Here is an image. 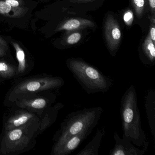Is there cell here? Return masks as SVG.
Returning <instances> with one entry per match:
<instances>
[{
  "label": "cell",
  "mask_w": 155,
  "mask_h": 155,
  "mask_svg": "<svg viewBox=\"0 0 155 155\" xmlns=\"http://www.w3.org/2000/svg\"><path fill=\"white\" fill-rule=\"evenodd\" d=\"M120 113L122 138L128 139L135 146L148 149V142L141 127L137 93L133 85L130 87L121 97Z\"/></svg>",
  "instance_id": "1"
},
{
  "label": "cell",
  "mask_w": 155,
  "mask_h": 155,
  "mask_svg": "<svg viewBox=\"0 0 155 155\" xmlns=\"http://www.w3.org/2000/svg\"><path fill=\"white\" fill-rule=\"evenodd\" d=\"M66 64L73 77L87 94L107 92L113 85L111 78L82 59L70 58Z\"/></svg>",
  "instance_id": "2"
},
{
  "label": "cell",
  "mask_w": 155,
  "mask_h": 155,
  "mask_svg": "<svg viewBox=\"0 0 155 155\" xmlns=\"http://www.w3.org/2000/svg\"><path fill=\"white\" fill-rule=\"evenodd\" d=\"M103 112L101 107H97L85 108L69 113L54 135L55 143L63 142L68 138L84 131H92Z\"/></svg>",
  "instance_id": "3"
},
{
  "label": "cell",
  "mask_w": 155,
  "mask_h": 155,
  "mask_svg": "<svg viewBox=\"0 0 155 155\" xmlns=\"http://www.w3.org/2000/svg\"><path fill=\"white\" fill-rule=\"evenodd\" d=\"M40 124L2 131L0 155H16L30 150L35 146Z\"/></svg>",
  "instance_id": "4"
},
{
  "label": "cell",
  "mask_w": 155,
  "mask_h": 155,
  "mask_svg": "<svg viewBox=\"0 0 155 155\" xmlns=\"http://www.w3.org/2000/svg\"><path fill=\"white\" fill-rule=\"evenodd\" d=\"M65 84L61 77L46 75L26 78L15 84L8 92L5 104L11 106L18 99L32 94L57 89Z\"/></svg>",
  "instance_id": "5"
},
{
  "label": "cell",
  "mask_w": 155,
  "mask_h": 155,
  "mask_svg": "<svg viewBox=\"0 0 155 155\" xmlns=\"http://www.w3.org/2000/svg\"><path fill=\"white\" fill-rule=\"evenodd\" d=\"M57 95L51 91H45L42 95L32 94L16 100L12 107L23 109L41 115L55 102Z\"/></svg>",
  "instance_id": "6"
},
{
  "label": "cell",
  "mask_w": 155,
  "mask_h": 155,
  "mask_svg": "<svg viewBox=\"0 0 155 155\" xmlns=\"http://www.w3.org/2000/svg\"><path fill=\"white\" fill-rule=\"evenodd\" d=\"M15 107L17 110L11 111L3 119V131L40 124L41 115L23 109Z\"/></svg>",
  "instance_id": "7"
},
{
  "label": "cell",
  "mask_w": 155,
  "mask_h": 155,
  "mask_svg": "<svg viewBox=\"0 0 155 155\" xmlns=\"http://www.w3.org/2000/svg\"><path fill=\"white\" fill-rule=\"evenodd\" d=\"M91 131H86L74 135L60 143H54L51 155H67L76 149L90 135Z\"/></svg>",
  "instance_id": "8"
},
{
  "label": "cell",
  "mask_w": 155,
  "mask_h": 155,
  "mask_svg": "<svg viewBox=\"0 0 155 155\" xmlns=\"http://www.w3.org/2000/svg\"><path fill=\"white\" fill-rule=\"evenodd\" d=\"M105 36L111 54L116 53L119 46L121 33L118 23L112 16H108L105 24Z\"/></svg>",
  "instance_id": "9"
},
{
  "label": "cell",
  "mask_w": 155,
  "mask_h": 155,
  "mask_svg": "<svg viewBox=\"0 0 155 155\" xmlns=\"http://www.w3.org/2000/svg\"><path fill=\"white\" fill-rule=\"evenodd\" d=\"M114 139L115 146L110 151V155H143L147 150L137 147L128 139L121 138L117 131L114 132Z\"/></svg>",
  "instance_id": "10"
},
{
  "label": "cell",
  "mask_w": 155,
  "mask_h": 155,
  "mask_svg": "<svg viewBox=\"0 0 155 155\" xmlns=\"http://www.w3.org/2000/svg\"><path fill=\"white\" fill-rule=\"evenodd\" d=\"M64 105L61 102L49 107L41 115L38 135L41 134L56 121L59 111L63 108Z\"/></svg>",
  "instance_id": "11"
},
{
  "label": "cell",
  "mask_w": 155,
  "mask_h": 155,
  "mask_svg": "<svg viewBox=\"0 0 155 155\" xmlns=\"http://www.w3.org/2000/svg\"><path fill=\"white\" fill-rule=\"evenodd\" d=\"M144 105L148 123L153 140L155 141V90L150 89L146 92Z\"/></svg>",
  "instance_id": "12"
},
{
  "label": "cell",
  "mask_w": 155,
  "mask_h": 155,
  "mask_svg": "<svg viewBox=\"0 0 155 155\" xmlns=\"http://www.w3.org/2000/svg\"><path fill=\"white\" fill-rule=\"evenodd\" d=\"M12 44L16 51V58L18 61L17 74L15 77V78H18L28 74L31 70L27 62L26 54L23 49L18 43L15 41H12Z\"/></svg>",
  "instance_id": "13"
},
{
  "label": "cell",
  "mask_w": 155,
  "mask_h": 155,
  "mask_svg": "<svg viewBox=\"0 0 155 155\" xmlns=\"http://www.w3.org/2000/svg\"><path fill=\"white\" fill-rule=\"evenodd\" d=\"M105 129L102 127L97 130L93 139L77 155H98L101 140L105 134Z\"/></svg>",
  "instance_id": "14"
},
{
  "label": "cell",
  "mask_w": 155,
  "mask_h": 155,
  "mask_svg": "<svg viewBox=\"0 0 155 155\" xmlns=\"http://www.w3.org/2000/svg\"><path fill=\"white\" fill-rule=\"evenodd\" d=\"M155 43L148 36L145 40L142 46L143 57L141 60L144 65L147 66H152L155 64Z\"/></svg>",
  "instance_id": "15"
},
{
  "label": "cell",
  "mask_w": 155,
  "mask_h": 155,
  "mask_svg": "<svg viewBox=\"0 0 155 155\" xmlns=\"http://www.w3.org/2000/svg\"><path fill=\"white\" fill-rule=\"evenodd\" d=\"M28 9L24 7L15 8L0 0V14L12 18H19L24 16Z\"/></svg>",
  "instance_id": "16"
},
{
  "label": "cell",
  "mask_w": 155,
  "mask_h": 155,
  "mask_svg": "<svg viewBox=\"0 0 155 155\" xmlns=\"http://www.w3.org/2000/svg\"><path fill=\"white\" fill-rule=\"evenodd\" d=\"M93 26V23L90 21L73 19L67 21L60 26L58 30V31H71Z\"/></svg>",
  "instance_id": "17"
},
{
  "label": "cell",
  "mask_w": 155,
  "mask_h": 155,
  "mask_svg": "<svg viewBox=\"0 0 155 155\" xmlns=\"http://www.w3.org/2000/svg\"><path fill=\"white\" fill-rule=\"evenodd\" d=\"M18 66L6 61L0 60V79H11L15 78Z\"/></svg>",
  "instance_id": "18"
},
{
  "label": "cell",
  "mask_w": 155,
  "mask_h": 155,
  "mask_svg": "<svg viewBox=\"0 0 155 155\" xmlns=\"http://www.w3.org/2000/svg\"><path fill=\"white\" fill-rule=\"evenodd\" d=\"M132 2L136 13L140 17L144 12L145 0H132Z\"/></svg>",
  "instance_id": "19"
},
{
  "label": "cell",
  "mask_w": 155,
  "mask_h": 155,
  "mask_svg": "<svg viewBox=\"0 0 155 155\" xmlns=\"http://www.w3.org/2000/svg\"><path fill=\"white\" fill-rule=\"evenodd\" d=\"M81 36L80 33L76 32L70 35L67 38V43L69 45H73L78 43L81 38Z\"/></svg>",
  "instance_id": "20"
},
{
  "label": "cell",
  "mask_w": 155,
  "mask_h": 155,
  "mask_svg": "<svg viewBox=\"0 0 155 155\" xmlns=\"http://www.w3.org/2000/svg\"><path fill=\"white\" fill-rule=\"evenodd\" d=\"M8 45L6 41L0 37V58L5 57L7 54Z\"/></svg>",
  "instance_id": "21"
},
{
  "label": "cell",
  "mask_w": 155,
  "mask_h": 155,
  "mask_svg": "<svg viewBox=\"0 0 155 155\" xmlns=\"http://www.w3.org/2000/svg\"><path fill=\"white\" fill-rule=\"evenodd\" d=\"M123 19L127 26H130L133 20V13L131 11H128L124 14Z\"/></svg>",
  "instance_id": "22"
},
{
  "label": "cell",
  "mask_w": 155,
  "mask_h": 155,
  "mask_svg": "<svg viewBox=\"0 0 155 155\" xmlns=\"http://www.w3.org/2000/svg\"><path fill=\"white\" fill-rule=\"evenodd\" d=\"M12 7L15 8H21L23 6V2L21 0H3Z\"/></svg>",
  "instance_id": "23"
},
{
  "label": "cell",
  "mask_w": 155,
  "mask_h": 155,
  "mask_svg": "<svg viewBox=\"0 0 155 155\" xmlns=\"http://www.w3.org/2000/svg\"><path fill=\"white\" fill-rule=\"evenodd\" d=\"M150 38L152 40L153 42L155 43V28L154 27H152L150 30Z\"/></svg>",
  "instance_id": "24"
},
{
  "label": "cell",
  "mask_w": 155,
  "mask_h": 155,
  "mask_svg": "<svg viewBox=\"0 0 155 155\" xmlns=\"http://www.w3.org/2000/svg\"><path fill=\"white\" fill-rule=\"evenodd\" d=\"M149 4L150 8L154 12L155 8V0H149Z\"/></svg>",
  "instance_id": "25"
},
{
  "label": "cell",
  "mask_w": 155,
  "mask_h": 155,
  "mask_svg": "<svg viewBox=\"0 0 155 155\" xmlns=\"http://www.w3.org/2000/svg\"><path fill=\"white\" fill-rule=\"evenodd\" d=\"M78 1H80L89 2L91 1H93V0H78Z\"/></svg>",
  "instance_id": "26"
}]
</instances>
